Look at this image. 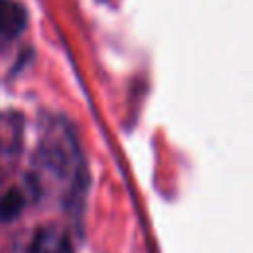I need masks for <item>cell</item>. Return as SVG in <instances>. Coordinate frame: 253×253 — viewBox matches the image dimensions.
<instances>
[{
	"instance_id": "obj_2",
	"label": "cell",
	"mask_w": 253,
	"mask_h": 253,
	"mask_svg": "<svg viewBox=\"0 0 253 253\" xmlns=\"http://www.w3.org/2000/svg\"><path fill=\"white\" fill-rule=\"evenodd\" d=\"M24 28L26 10L12 0H0V38H14Z\"/></svg>"
},
{
	"instance_id": "obj_1",
	"label": "cell",
	"mask_w": 253,
	"mask_h": 253,
	"mask_svg": "<svg viewBox=\"0 0 253 253\" xmlns=\"http://www.w3.org/2000/svg\"><path fill=\"white\" fill-rule=\"evenodd\" d=\"M32 253H73V247L63 229L42 227L34 235Z\"/></svg>"
},
{
	"instance_id": "obj_3",
	"label": "cell",
	"mask_w": 253,
	"mask_h": 253,
	"mask_svg": "<svg viewBox=\"0 0 253 253\" xmlns=\"http://www.w3.org/2000/svg\"><path fill=\"white\" fill-rule=\"evenodd\" d=\"M24 210V196L20 190L10 188L0 196V221L10 223L14 221Z\"/></svg>"
}]
</instances>
